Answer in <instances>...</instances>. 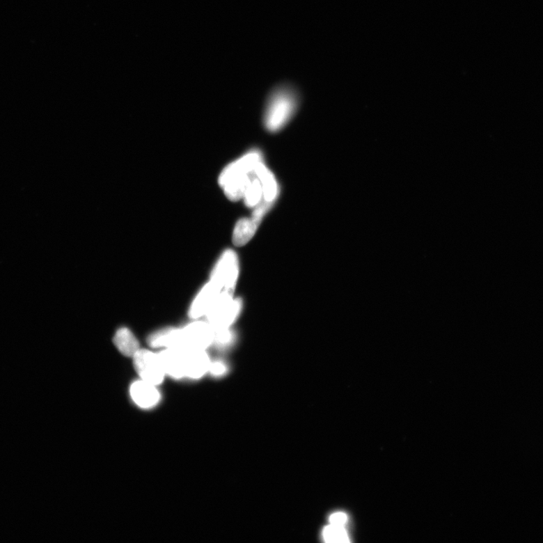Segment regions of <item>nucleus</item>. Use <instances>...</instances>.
<instances>
[{"label": "nucleus", "instance_id": "obj_17", "mask_svg": "<svg viewBox=\"0 0 543 543\" xmlns=\"http://www.w3.org/2000/svg\"><path fill=\"white\" fill-rule=\"evenodd\" d=\"M214 342L219 344V346L228 345L233 340V335L230 329L214 331Z\"/></svg>", "mask_w": 543, "mask_h": 543}, {"label": "nucleus", "instance_id": "obj_18", "mask_svg": "<svg viewBox=\"0 0 543 543\" xmlns=\"http://www.w3.org/2000/svg\"><path fill=\"white\" fill-rule=\"evenodd\" d=\"M347 519V514L343 512H337L331 515L329 521L331 524L344 527V525L346 524Z\"/></svg>", "mask_w": 543, "mask_h": 543}, {"label": "nucleus", "instance_id": "obj_13", "mask_svg": "<svg viewBox=\"0 0 543 543\" xmlns=\"http://www.w3.org/2000/svg\"><path fill=\"white\" fill-rule=\"evenodd\" d=\"M260 224L251 217H244L235 224L233 234V242L235 246H243L246 244L255 235Z\"/></svg>", "mask_w": 543, "mask_h": 543}, {"label": "nucleus", "instance_id": "obj_15", "mask_svg": "<svg viewBox=\"0 0 543 543\" xmlns=\"http://www.w3.org/2000/svg\"><path fill=\"white\" fill-rule=\"evenodd\" d=\"M244 205L249 208H255L264 200V192L260 179L257 175L253 177L243 196Z\"/></svg>", "mask_w": 543, "mask_h": 543}, {"label": "nucleus", "instance_id": "obj_10", "mask_svg": "<svg viewBox=\"0 0 543 543\" xmlns=\"http://www.w3.org/2000/svg\"><path fill=\"white\" fill-rule=\"evenodd\" d=\"M185 377L191 379L201 378L211 365L210 358L203 349L184 350Z\"/></svg>", "mask_w": 543, "mask_h": 543}, {"label": "nucleus", "instance_id": "obj_11", "mask_svg": "<svg viewBox=\"0 0 543 543\" xmlns=\"http://www.w3.org/2000/svg\"><path fill=\"white\" fill-rule=\"evenodd\" d=\"M149 345L155 349H178L184 350L181 329H162L150 335Z\"/></svg>", "mask_w": 543, "mask_h": 543}, {"label": "nucleus", "instance_id": "obj_9", "mask_svg": "<svg viewBox=\"0 0 543 543\" xmlns=\"http://www.w3.org/2000/svg\"><path fill=\"white\" fill-rule=\"evenodd\" d=\"M158 356L166 375L176 379L185 377L184 350L163 349Z\"/></svg>", "mask_w": 543, "mask_h": 543}, {"label": "nucleus", "instance_id": "obj_16", "mask_svg": "<svg viewBox=\"0 0 543 543\" xmlns=\"http://www.w3.org/2000/svg\"><path fill=\"white\" fill-rule=\"evenodd\" d=\"M322 536L325 542H349L348 534L342 526L330 524L326 527L322 533Z\"/></svg>", "mask_w": 543, "mask_h": 543}, {"label": "nucleus", "instance_id": "obj_6", "mask_svg": "<svg viewBox=\"0 0 543 543\" xmlns=\"http://www.w3.org/2000/svg\"><path fill=\"white\" fill-rule=\"evenodd\" d=\"M184 349H203L214 343V332L210 323L196 321L181 329Z\"/></svg>", "mask_w": 543, "mask_h": 543}, {"label": "nucleus", "instance_id": "obj_19", "mask_svg": "<svg viewBox=\"0 0 543 543\" xmlns=\"http://www.w3.org/2000/svg\"><path fill=\"white\" fill-rule=\"evenodd\" d=\"M226 368L221 361H214L210 367V372L215 376H220L225 373Z\"/></svg>", "mask_w": 543, "mask_h": 543}, {"label": "nucleus", "instance_id": "obj_14", "mask_svg": "<svg viewBox=\"0 0 543 543\" xmlns=\"http://www.w3.org/2000/svg\"><path fill=\"white\" fill-rule=\"evenodd\" d=\"M114 343L125 356L133 357L140 349L139 342L133 333L128 329L122 328L115 334Z\"/></svg>", "mask_w": 543, "mask_h": 543}, {"label": "nucleus", "instance_id": "obj_8", "mask_svg": "<svg viewBox=\"0 0 543 543\" xmlns=\"http://www.w3.org/2000/svg\"><path fill=\"white\" fill-rule=\"evenodd\" d=\"M130 395L134 404L143 409H152L157 406L161 400L157 386L142 379L133 383L130 388Z\"/></svg>", "mask_w": 543, "mask_h": 543}, {"label": "nucleus", "instance_id": "obj_2", "mask_svg": "<svg viewBox=\"0 0 543 543\" xmlns=\"http://www.w3.org/2000/svg\"><path fill=\"white\" fill-rule=\"evenodd\" d=\"M298 104L297 95L290 87H281L269 97L265 115V124L270 132L283 129L294 115Z\"/></svg>", "mask_w": 543, "mask_h": 543}, {"label": "nucleus", "instance_id": "obj_4", "mask_svg": "<svg viewBox=\"0 0 543 543\" xmlns=\"http://www.w3.org/2000/svg\"><path fill=\"white\" fill-rule=\"evenodd\" d=\"M239 274V262L237 253L226 250L217 262L211 276V281L222 291L233 294Z\"/></svg>", "mask_w": 543, "mask_h": 543}, {"label": "nucleus", "instance_id": "obj_12", "mask_svg": "<svg viewBox=\"0 0 543 543\" xmlns=\"http://www.w3.org/2000/svg\"><path fill=\"white\" fill-rule=\"evenodd\" d=\"M255 172L262 184L264 200L275 203L279 194V187L273 172L267 168L264 161L259 163Z\"/></svg>", "mask_w": 543, "mask_h": 543}, {"label": "nucleus", "instance_id": "obj_3", "mask_svg": "<svg viewBox=\"0 0 543 543\" xmlns=\"http://www.w3.org/2000/svg\"><path fill=\"white\" fill-rule=\"evenodd\" d=\"M233 295L229 293L222 294L206 315L208 323L214 331L229 329L240 313L242 302L238 299L233 300Z\"/></svg>", "mask_w": 543, "mask_h": 543}, {"label": "nucleus", "instance_id": "obj_1", "mask_svg": "<svg viewBox=\"0 0 543 543\" xmlns=\"http://www.w3.org/2000/svg\"><path fill=\"white\" fill-rule=\"evenodd\" d=\"M262 160L261 152L252 150L223 168L219 184L230 201L237 202L243 198L252 179L256 175L257 166Z\"/></svg>", "mask_w": 543, "mask_h": 543}, {"label": "nucleus", "instance_id": "obj_5", "mask_svg": "<svg viewBox=\"0 0 543 543\" xmlns=\"http://www.w3.org/2000/svg\"><path fill=\"white\" fill-rule=\"evenodd\" d=\"M133 359L134 368L141 379L157 386L163 382L166 375L158 354L140 349Z\"/></svg>", "mask_w": 543, "mask_h": 543}, {"label": "nucleus", "instance_id": "obj_7", "mask_svg": "<svg viewBox=\"0 0 543 543\" xmlns=\"http://www.w3.org/2000/svg\"><path fill=\"white\" fill-rule=\"evenodd\" d=\"M223 293L228 292H223L219 286L210 281L202 288L190 306L189 310L190 318L197 320L206 315Z\"/></svg>", "mask_w": 543, "mask_h": 543}]
</instances>
